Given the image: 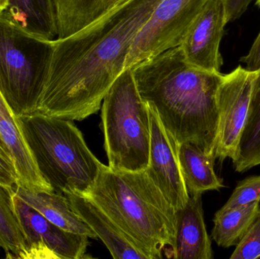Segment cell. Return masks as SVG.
Returning <instances> with one entry per match:
<instances>
[{
	"label": "cell",
	"mask_w": 260,
	"mask_h": 259,
	"mask_svg": "<svg viewBox=\"0 0 260 259\" xmlns=\"http://www.w3.org/2000/svg\"><path fill=\"white\" fill-rule=\"evenodd\" d=\"M160 1L122 0L77 33L55 39L35 113L78 121L96 114Z\"/></svg>",
	"instance_id": "obj_1"
},
{
	"label": "cell",
	"mask_w": 260,
	"mask_h": 259,
	"mask_svg": "<svg viewBox=\"0 0 260 259\" xmlns=\"http://www.w3.org/2000/svg\"><path fill=\"white\" fill-rule=\"evenodd\" d=\"M129 68L141 97L154 108L177 145L192 143L215 159L218 93L224 75L192 66L180 46Z\"/></svg>",
	"instance_id": "obj_2"
},
{
	"label": "cell",
	"mask_w": 260,
	"mask_h": 259,
	"mask_svg": "<svg viewBox=\"0 0 260 259\" xmlns=\"http://www.w3.org/2000/svg\"><path fill=\"white\" fill-rule=\"evenodd\" d=\"M85 197L92 200L148 259L162 258L174 244L176 211L146 170L104 166Z\"/></svg>",
	"instance_id": "obj_3"
},
{
	"label": "cell",
	"mask_w": 260,
	"mask_h": 259,
	"mask_svg": "<svg viewBox=\"0 0 260 259\" xmlns=\"http://www.w3.org/2000/svg\"><path fill=\"white\" fill-rule=\"evenodd\" d=\"M16 118L40 173L53 191L86 196L105 165L73 120L36 113Z\"/></svg>",
	"instance_id": "obj_4"
},
{
	"label": "cell",
	"mask_w": 260,
	"mask_h": 259,
	"mask_svg": "<svg viewBox=\"0 0 260 259\" xmlns=\"http://www.w3.org/2000/svg\"><path fill=\"white\" fill-rule=\"evenodd\" d=\"M102 129L108 167L138 172L149 163V106L141 97L130 68L114 81L102 104Z\"/></svg>",
	"instance_id": "obj_5"
},
{
	"label": "cell",
	"mask_w": 260,
	"mask_h": 259,
	"mask_svg": "<svg viewBox=\"0 0 260 259\" xmlns=\"http://www.w3.org/2000/svg\"><path fill=\"white\" fill-rule=\"evenodd\" d=\"M53 41L0 16V94L15 117L36 111Z\"/></svg>",
	"instance_id": "obj_6"
},
{
	"label": "cell",
	"mask_w": 260,
	"mask_h": 259,
	"mask_svg": "<svg viewBox=\"0 0 260 259\" xmlns=\"http://www.w3.org/2000/svg\"><path fill=\"white\" fill-rule=\"evenodd\" d=\"M208 0H160L135 38L125 68L178 47Z\"/></svg>",
	"instance_id": "obj_7"
},
{
	"label": "cell",
	"mask_w": 260,
	"mask_h": 259,
	"mask_svg": "<svg viewBox=\"0 0 260 259\" xmlns=\"http://www.w3.org/2000/svg\"><path fill=\"white\" fill-rule=\"evenodd\" d=\"M256 71L239 65L224 75L218 93V135L215 159L232 161L238 155V147L248 117Z\"/></svg>",
	"instance_id": "obj_8"
},
{
	"label": "cell",
	"mask_w": 260,
	"mask_h": 259,
	"mask_svg": "<svg viewBox=\"0 0 260 259\" xmlns=\"http://www.w3.org/2000/svg\"><path fill=\"white\" fill-rule=\"evenodd\" d=\"M228 23L224 0H208L180 44L191 65L204 71L221 72L223 59L220 45Z\"/></svg>",
	"instance_id": "obj_9"
},
{
	"label": "cell",
	"mask_w": 260,
	"mask_h": 259,
	"mask_svg": "<svg viewBox=\"0 0 260 259\" xmlns=\"http://www.w3.org/2000/svg\"><path fill=\"white\" fill-rule=\"evenodd\" d=\"M151 120L149 163L146 172L174 210L181 209L189 199L177 155V144L164 127L157 113L149 106Z\"/></svg>",
	"instance_id": "obj_10"
},
{
	"label": "cell",
	"mask_w": 260,
	"mask_h": 259,
	"mask_svg": "<svg viewBox=\"0 0 260 259\" xmlns=\"http://www.w3.org/2000/svg\"><path fill=\"white\" fill-rule=\"evenodd\" d=\"M14 204L27 246L46 245L58 259H81L88 245L87 236L68 232L47 220L16 194Z\"/></svg>",
	"instance_id": "obj_11"
},
{
	"label": "cell",
	"mask_w": 260,
	"mask_h": 259,
	"mask_svg": "<svg viewBox=\"0 0 260 259\" xmlns=\"http://www.w3.org/2000/svg\"><path fill=\"white\" fill-rule=\"evenodd\" d=\"M202 196H189L185 206L176 211L175 238L170 258H213L212 243L205 225Z\"/></svg>",
	"instance_id": "obj_12"
},
{
	"label": "cell",
	"mask_w": 260,
	"mask_h": 259,
	"mask_svg": "<svg viewBox=\"0 0 260 259\" xmlns=\"http://www.w3.org/2000/svg\"><path fill=\"white\" fill-rule=\"evenodd\" d=\"M0 136L7 147L17 173V186L32 191L54 192L38 170L30 149L12 114L0 94Z\"/></svg>",
	"instance_id": "obj_13"
},
{
	"label": "cell",
	"mask_w": 260,
	"mask_h": 259,
	"mask_svg": "<svg viewBox=\"0 0 260 259\" xmlns=\"http://www.w3.org/2000/svg\"><path fill=\"white\" fill-rule=\"evenodd\" d=\"M73 211L94 231L115 259H148L92 200L76 194L64 195Z\"/></svg>",
	"instance_id": "obj_14"
},
{
	"label": "cell",
	"mask_w": 260,
	"mask_h": 259,
	"mask_svg": "<svg viewBox=\"0 0 260 259\" xmlns=\"http://www.w3.org/2000/svg\"><path fill=\"white\" fill-rule=\"evenodd\" d=\"M15 193L56 226L73 234L98 238L94 231L73 211L63 194L32 191L19 187H15Z\"/></svg>",
	"instance_id": "obj_15"
},
{
	"label": "cell",
	"mask_w": 260,
	"mask_h": 259,
	"mask_svg": "<svg viewBox=\"0 0 260 259\" xmlns=\"http://www.w3.org/2000/svg\"><path fill=\"white\" fill-rule=\"evenodd\" d=\"M0 16L34 36L47 40L57 38L52 0H9Z\"/></svg>",
	"instance_id": "obj_16"
},
{
	"label": "cell",
	"mask_w": 260,
	"mask_h": 259,
	"mask_svg": "<svg viewBox=\"0 0 260 259\" xmlns=\"http://www.w3.org/2000/svg\"><path fill=\"white\" fill-rule=\"evenodd\" d=\"M177 155L189 196L203 195L205 192L224 187L214 170L215 160L197 145L191 142L181 143L177 145Z\"/></svg>",
	"instance_id": "obj_17"
},
{
	"label": "cell",
	"mask_w": 260,
	"mask_h": 259,
	"mask_svg": "<svg viewBox=\"0 0 260 259\" xmlns=\"http://www.w3.org/2000/svg\"><path fill=\"white\" fill-rule=\"evenodd\" d=\"M260 212V202L220 209L214 218L212 237L220 247L236 246Z\"/></svg>",
	"instance_id": "obj_18"
},
{
	"label": "cell",
	"mask_w": 260,
	"mask_h": 259,
	"mask_svg": "<svg viewBox=\"0 0 260 259\" xmlns=\"http://www.w3.org/2000/svg\"><path fill=\"white\" fill-rule=\"evenodd\" d=\"M233 165L238 173L260 165V68L256 71L248 117Z\"/></svg>",
	"instance_id": "obj_19"
},
{
	"label": "cell",
	"mask_w": 260,
	"mask_h": 259,
	"mask_svg": "<svg viewBox=\"0 0 260 259\" xmlns=\"http://www.w3.org/2000/svg\"><path fill=\"white\" fill-rule=\"evenodd\" d=\"M15 187L0 183V249L7 258H19L27 247V240L14 204Z\"/></svg>",
	"instance_id": "obj_20"
},
{
	"label": "cell",
	"mask_w": 260,
	"mask_h": 259,
	"mask_svg": "<svg viewBox=\"0 0 260 259\" xmlns=\"http://www.w3.org/2000/svg\"><path fill=\"white\" fill-rule=\"evenodd\" d=\"M56 16L57 38L77 33L95 21L102 0H52Z\"/></svg>",
	"instance_id": "obj_21"
},
{
	"label": "cell",
	"mask_w": 260,
	"mask_h": 259,
	"mask_svg": "<svg viewBox=\"0 0 260 259\" xmlns=\"http://www.w3.org/2000/svg\"><path fill=\"white\" fill-rule=\"evenodd\" d=\"M253 202H260V176H250L240 181L221 209H229Z\"/></svg>",
	"instance_id": "obj_22"
},
{
	"label": "cell",
	"mask_w": 260,
	"mask_h": 259,
	"mask_svg": "<svg viewBox=\"0 0 260 259\" xmlns=\"http://www.w3.org/2000/svg\"><path fill=\"white\" fill-rule=\"evenodd\" d=\"M230 258H260V214L238 242Z\"/></svg>",
	"instance_id": "obj_23"
},
{
	"label": "cell",
	"mask_w": 260,
	"mask_h": 259,
	"mask_svg": "<svg viewBox=\"0 0 260 259\" xmlns=\"http://www.w3.org/2000/svg\"><path fill=\"white\" fill-rule=\"evenodd\" d=\"M0 183L9 187L17 186V173L13 160L0 136Z\"/></svg>",
	"instance_id": "obj_24"
},
{
	"label": "cell",
	"mask_w": 260,
	"mask_h": 259,
	"mask_svg": "<svg viewBox=\"0 0 260 259\" xmlns=\"http://www.w3.org/2000/svg\"><path fill=\"white\" fill-rule=\"evenodd\" d=\"M253 0H224L228 22L239 19Z\"/></svg>",
	"instance_id": "obj_25"
},
{
	"label": "cell",
	"mask_w": 260,
	"mask_h": 259,
	"mask_svg": "<svg viewBox=\"0 0 260 259\" xmlns=\"http://www.w3.org/2000/svg\"><path fill=\"white\" fill-rule=\"evenodd\" d=\"M241 62L245 65L244 68L249 71H256L260 68V31L250 47V51L244 57Z\"/></svg>",
	"instance_id": "obj_26"
},
{
	"label": "cell",
	"mask_w": 260,
	"mask_h": 259,
	"mask_svg": "<svg viewBox=\"0 0 260 259\" xmlns=\"http://www.w3.org/2000/svg\"><path fill=\"white\" fill-rule=\"evenodd\" d=\"M121 1L122 0H102V6H101L100 9H99L98 18H100L101 16L107 13L108 11L117 6Z\"/></svg>",
	"instance_id": "obj_27"
},
{
	"label": "cell",
	"mask_w": 260,
	"mask_h": 259,
	"mask_svg": "<svg viewBox=\"0 0 260 259\" xmlns=\"http://www.w3.org/2000/svg\"><path fill=\"white\" fill-rule=\"evenodd\" d=\"M9 4V0H0V15L5 12Z\"/></svg>",
	"instance_id": "obj_28"
},
{
	"label": "cell",
	"mask_w": 260,
	"mask_h": 259,
	"mask_svg": "<svg viewBox=\"0 0 260 259\" xmlns=\"http://www.w3.org/2000/svg\"><path fill=\"white\" fill-rule=\"evenodd\" d=\"M259 214H260V212H259Z\"/></svg>",
	"instance_id": "obj_29"
}]
</instances>
